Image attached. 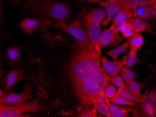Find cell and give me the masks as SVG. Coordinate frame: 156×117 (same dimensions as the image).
I'll list each match as a JSON object with an SVG mask.
<instances>
[{"mask_svg":"<svg viewBox=\"0 0 156 117\" xmlns=\"http://www.w3.org/2000/svg\"><path fill=\"white\" fill-rule=\"evenodd\" d=\"M73 83L95 76L103 71L100 54L79 43L68 66Z\"/></svg>","mask_w":156,"mask_h":117,"instance_id":"obj_1","label":"cell"},{"mask_svg":"<svg viewBox=\"0 0 156 117\" xmlns=\"http://www.w3.org/2000/svg\"><path fill=\"white\" fill-rule=\"evenodd\" d=\"M111 78L102 71L93 77L73 83L74 93L81 106H92L94 100L97 99V95L104 90Z\"/></svg>","mask_w":156,"mask_h":117,"instance_id":"obj_2","label":"cell"},{"mask_svg":"<svg viewBox=\"0 0 156 117\" xmlns=\"http://www.w3.org/2000/svg\"><path fill=\"white\" fill-rule=\"evenodd\" d=\"M26 8L31 13L56 21L69 18L71 9L66 4L53 0H26Z\"/></svg>","mask_w":156,"mask_h":117,"instance_id":"obj_3","label":"cell"},{"mask_svg":"<svg viewBox=\"0 0 156 117\" xmlns=\"http://www.w3.org/2000/svg\"><path fill=\"white\" fill-rule=\"evenodd\" d=\"M51 27L65 31L75 37L80 43H83L87 48L95 50L89 39L87 31L84 29L78 19L70 24H66L64 20H58Z\"/></svg>","mask_w":156,"mask_h":117,"instance_id":"obj_4","label":"cell"},{"mask_svg":"<svg viewBox=\"0 0 156 117\" xmlns=\"http://www.w3.org/2000/svg\"><path fill=\"white\" fill-rule=\"evenodd\" d=\"M32 90L30 84H26L20 93H9L3 91L0 96V103L2 105H14L27 103L32 98Z\"/></svg>","mask_w":156,"mask_h":117,"instance_id":"obj_5","label":"cell"},{"mask_svg":"<svg viewBox=\"0 0 156 117\" xmlns=\"http://www.w3.org/2000/svg\"><path fill=\"white\" fill-rule=\"evenodd\" d=\"M39 109V105L37 100L11 106H5L1 104L0 105V117H20L23 112H34Z\"/></svg>","mask_w":156,"mask_h":117,"instance_id":"obj_6","label":"cell"},{"mask_svg":"<svg viewBox=\"0 0 156 117\" xmlns=\"http://www.w3.org/2000/svg\"><path fill=\"white\" fill-rule=\"evenodd\" d=\"M52 21L48 19L40 18H25L19 23L24 33L29 35L37 32H45Z\"/></svg>","mask_w":156,"mask_h":117,"instance_id":"obj_7","label":"cell"},{"mask_svg":"<svg viewBox=\"0 0 156 117\" xmlns=\"http://www.w3.org/2000/svg\"><path fill=\"white\" fill-rule=\"evenodd\" d=\"M107 12L102 7L92 9L88 12H83L80 16L81 21L86 22L92 24L100 25L107 17Z\"/></svg>","mask_w":156,"mask_h":117,"instance_id":"obj_8","label":"cell"},{"mask_svg":"<svg viewBox=\"0 0 156 117\" xmlns=\"http://www.w3.org/2000/svg\"><path fill=\"white\" fill-rule=\"evenodd\" d=\"M126 58V56H125L122 59L111 62L108 60L106 57H102L101 60L102 63L103 71L110 77H113L115 76L120 72L122 68L125 65Z\"/></svg>","mask_w":156,"mask_h":117,"instance_id":"obj_9","label":"cell"},{"mask_svg":"<svg viewBox=\"0 0 156 117\" xmlns=\"http://www.w3.org/2000/svg\"><path fill=\"white\" fill-rule=\"evenodd\" d=\"M82 24L87 29L89 39L94 47L95 50L98 53L101 54L100 49L101 30L100 25L92 24L86 22L82 21Z\"/></svg>","mask_w":156,"mask_h":117,"instance_id":"obj_10","label":"cell"},{"mask_svg":"<svg viewBox=\"0 0 156 117\" xmlns=\"http://www.w3.org/2000/svg\"><path fill=\"white\" fill-rule=\"evenodd\" d=\"M25 71L23 69L16 70L12 69L7 73L2 79L1 86L5 91H10L14 84L21 80L24 76Z\"/></svg>","mask_w":156,"mask_h":117,"instance_id":"obj_11","label":"cell"},{"mask_svg":"<svg viewBox=\"0 0 156 117\" xmlns=\"http://www.w3.org/2000/svg\"><path fill=\"white\" fill-rule=\"evenodd\" d=\"M124 37L120 36L118 33L105 29L101 35L100 49L107 46H112L115 47L123 40Z\"/></svg>","mask_w":156,"mask_h":117,"instance_id":"obj_12","label":"cell"},{"mask_svg":"<svg viewBox=\"0 0 156 117\" xmlns=\"http://www.w3.org/2000/svg\"><path fill=\"white\" fill-rule=\"evenodd\" d=\"M102 7H104L107 12V17L102 22V25L105 26L109 23L110 20L115 15L118 10L121 8L119 4L118 0H105L99 3Z\"/></svg>","mask_w":156,"mask_h":117,"instance_id":"obj_13","label":"cell"},{"mask_svg":"<svg viewBox=\"0 0 156 117\" xmlns=\"http://www.w3.org/2000/svg\"><path fill=\"white\" fill-rule=\"evenodd\" d=\"M132 17H134V15L131 9L127 8L121 7L114 16L112 25L108 29L111 31H113L120 23L123 22L127 19Z\"/></svg>","mask_w":156,"mask_h":117,"instance_id":"obj_14","label":"cell"},{"mask_svg":"<svg viewBox=\"0 0 156 117\" xmlns=\"http://www.w3.org/2000/svg\"><path fill=\"white\" fill-rule=\"evenodd\" d=\"M105 103L107 105L111 117H127L132 111L131 107H122L113 103L111 104L110 101Z\"/></svg>","mask_w":156,"mask_h":117,"instance_id":"obj_15","label":"cell"},{"mask_svg":"<svg viewBox=\"0 0 156 117\" xmlns=\"http://www.w3.org/2000/svg\"><path fill=\"white\" fill-rule=\"evenodd\" d=\"M129 23L131 24L134 33H140L148 30L149 28V22L144 21L136 17L129 18Z\"/></svg>","mask_w":156,"mask_h":117,"instance_id":"obj_16","label":"cell"},{"mask_svg":"<svg viewBox=\"0 0 156 117\" xmlns=\"http://www.w3.org/2000/svg\"><path fill=\"white\" fill-rule=\"evenodd\" d=\"M20 47L16 45L9 46L7 48L6 50V56L11 63H22L20 59Z\"/></svg>","mask_w":156,"mask_h":117,"instance_id":"obj_17","label":"cell"},{"mask_svg":"<svg viewBox=\"0 0 156 117\" xmlns=\"http://www.w3.org/2000/svg\"><path fill=\"white\" fill-rule=\"evenodd\" d=\"M156 4V0H129L127 8L131 9L134 13L136 8L154 6Z\"/></svg>","mask_w":156,"mask_h":117,"instance_id":"obj_18","label":"cell"},{"mask_svg":"<svg viewBox=\"0 0 156 117\" xmlns=\"http://www.w3.org/2000/svg\"><path fill=\"white\" fill-rule=\"evenodd\" d=\"M144 95L141 103V109L142 111L143 117H156V108L150 103L146 98Z\"/></svg>","mask_w":156,"mask_h":117,"instance_id":"obj_19","label":"cell"},{"mask_svg":"<svg viewBox=\"0 0 156 117\" xmlns=\"http://www.w3.org/2000/svg\"><path fill=\"white\" fill-rule=\"evenodd\" d=\"M130 50L136 51L143 45L144 37L140 33H136L129 40Z\"/></svg>","mask_w":156,"mask_h":117,"instance_id":"obj_20","label":"cell"},{"mask_svg":"<svg viewBox=\"0 0 156 117\" xmlns=\"http://www.w3.org/2000/svg\"><path fill=\"white\" fill-rule=\"evenodd\" d=\"M117 91L118 94L120 96H122L124 98L134 102L136 105L138 104L142 101L145 95L144 94L143 97L141 98L136 97L129 90L127 87L122 88H118Z\"/></svg>","mask_w":156,"mask_h":117,"instance_id":"obj_21","label":"cell"},{"mask_svg":"<svg viewBox=\"0 0 156 117\" xmlns=\"http://www.w3.org/2000/svg\"><path fill=\"white\" fill-rule=\"evenodd\" d=\"M94 108L102 115L108 117H111L107 105L104 101L99 99H95L93 102Z\"/></svg>","mask_w":156,"mask_h":117,"instance_id":"obj_22","label":"cell"},{"mask_svg":"<svg viewBox=\"0 0 156 117\" xmlns=\"http://www.w3.org/2000/svg\"><path fill=\"white\" fill-rule=\"evenodd\" d=\"M129 47V42L128 40L124 43H122V45L115 48L114 49L111 50L106 52V54L110 56L113 58V60H115L117 58V57L120 54L125 52Z\"/></svg>","mask_w":156,"mask_h":117,"instance_id":"obj_23","label":"cell"},{"mask_svg":"<svg viewBox=\"0 0 156 117\" xmlns=\"http://www.w3.org/2000/svg\"><path fill=\"white\" fill-rule=\"evenodd\" d=\"M126 86L129 90L136 97L141 98L144 96V95H141L140 92V89L142 87V85L134 79L129 81L128 83L126 84Z\"/></svg>","mask_w":156,"mask_h":117,"instance_id":"obj_24","label":"cell"},{"mask_svg":"<svg viewBox=\"0 0 156 117\" xmlns=\"http://www.w3.org/2000/svg\"><path fill=\"white\" fill-rule=\"evenodd\" d=\"M110 101L113 104L119 105H128V106H133V107H136L137 105L134 102L124 98L118 94H116L113 98H110Z\"/></svg>","mask_w":156,"mask_h":117,"instance_id":"obj_25","label":"cell"},{"mask_svg":"<svg viewBox=\"0 0 156 117\" xmlns=\"http://www.w3.org/2000/svg\"><path fill=\"white\" fill-rule=\"evenodd\" d=\"M156 5L152 6H146L144 9L143 15L141 20H152L156 19Z\"/></svg>","mask_w":156,"mask_h":117,"instance_id":"obj_26","label":"cell"},{"mask_svg":"<svg viewBox=\"0 0 156 117\" xmlns=\"http://www.w3.org/2000/svg\"><path fill=\"white\" fill-rule=\"evenodd\" d=\"M139 59L136 57V51L130 50L126 56V63L125 66L127 68H130L138 63Z\"/></svg>","mask_w":156,"mask_h":117,"instance_id":"obj_27","label":"cell"},{"mask_svg":"<svg viewBox=\"0 0 156 117\" xmlns=\"http://www.w3.org/2000/svg\"><path fill=\"white\" fill-rule=\"evenodd\" d=\"M120 74L122 77L126 84L128 83L129 81L134 79L136 77V74L134 71L128 68L122 67L120 70Z\"/></svg>","mask_w":156,"mask_h":117,"instance_id":"obj_28","label":"cell"},{"mask_svg":"<svg viewBox=\"0 0 156 117\" xmlns=\"http://www.w3.org/2000/svg\"><path fill=\"white\" fill-rule=\"evenodd\" d=\"M120 32L124 38H130L134 34L131 24L129 22L124 23L120 29Z\"/></svg>","mask_w":156,"mask_h":117,"instance_id":"obj_29","label":"cell"},{"mask_svg":"<svg viewBox=\"0 0 156 117\" xmlns=\"http://www.w3.org/2000/svg\"><path fill=\"white\" fill-rule=\"evenodd\" d=\"M97 111L92 106H87L86 108L82 109L78 113L77 117H96Z\"/></svg>","mask_w":156,"mask_h":117,"instance_id":"obj_30","label":"cell"},{"mask_svg":"<svg viewBox=\"0 0 156 117\" xmlns=\"http://www.w3.org/2000/svg\"><path fill=\"white\" fill-rule=\"evenodd\" d=\"M104 92L109 98H112L114 96L118 94L117 90L114 85L112 84L108 83L104 89Z\"/></svg>","mask_w":156,"mask_h":117,"instance_id":"obj_31","label":"cell"},{"mask_svg":"<svg viewBox=\"0 0 156 117\" xmlns=\"http://www.w3.org/2000/svg\"><path fill=\"white\" fill-rule=\"evenodd\" d=\"M110 81H111L112 84L118 88H122L127 87L125 84V81L120 76L116 75L115 76L111 77Z\"/></svg>","mask_w":156,"mask_h":117,"instance_id":"obj_32","label":"cell"},{"mask_svg":"<svg viewBox=\"0 0 156 117\" xmlns=\"http://www.w3.org/2000/svg\"><path fill=\"white\" fill-rule=\"evenodd\" d=\"M156 94L155 91H151L150 93L148 95H145V98L150 103L156 108Z\"/></svg>","mask_w":156,"mask_h":117,"instance_id":"obj_33","label":"cell"},{"mask_svg":"<svg viewBox=\"0 0 156 117\" xmlns=\"http://www.w3.org/2000/svg\"><path fill=\"white\" fill-rule=\"evenodd\" d=\"M97 99L102 100L105 102L107 101H110V98L108 97L104 92V91H102L100 93H99L97 96Z\"/></svg>","mask_w":156,"mask_h":117,"instance_id":"obj_34","label":"cell"},{"mask_svg":"<svg viewBox=\"0 0 156 117\" xmlns=\"http://www.w3.org/2000/svg\"><path fill=\"white\" fill-rule=\"evenodd\" d=\"M129 0H118L119 4L121 7L127 8V5L128 4Z\"/></svg>","mask_w":156,"mask_h":117,"instance_id":"obj_35","label":"cell"},{"mask_svg":"<svg viewBox=\"0 0 156 117\" xmlns=\"http://www.w3.org/2000/svg\"><path fill=\"white\" fill-rule=\"evenodd\" d=\"M82 1L86 2L89 3H99L101 2L104 1L105 0H81Z\"/></svg>","mask_w":156,"mask_h":117,"instance_id":"obj_36","label":"cell"},{"mask_svg":"<svg viewBox=\"0 0 156 117\" xmlns=\"http://www.w3.org/2000/svg\"><path fill=\"white\" fill-rule=\"evenodd\" d=\"M10 1L12 4L15 5L20 4L21 2L22 1V0H10Z\"/></svg>","mask_w":156,"mask_h":117,"instance_id":"obj_37","label":"cell"},{"mask_svg":"<svg viewBox=\"0 0 156 117\" xmlns=\"http://www.w3.org/2000/svg\"><path fill=\"white\" fill-rule=\"evenodd\" d=\"M2 9H3V8H2V4L1 2L0 1V20L1 19V16L2 14Z\"/></svg>","mask_w":156,"mask_h":117,"instance_id":"obj_38","label":"cell"},{"mask_svg":"<svg viewBox=\"0 0 156 117\" xmlns=\"http://www.w3.org/2000/svg\"><path fill=\"white\" fill-rule=\"evenodd\" d=\"M3 91H2L1 90H0V96H1L2 95V94H3Z\"/></svg>","mask_w":156,"mask_h":117,"instance_id":"obj_39","label":"cell"},{"mask_svg":"<svg viewBox=\"0 0 156 117\" xmlns=\"http://www.w3.org/2000/svg\"><path fill=\"white\" fill-rule=\"evenodd\" d=\"M1 105V103H0V105Z\"/></svg>","mask_w":156,"mask_h":117,"instance_id":"obj_40","label":"cell"}]
</instances>
